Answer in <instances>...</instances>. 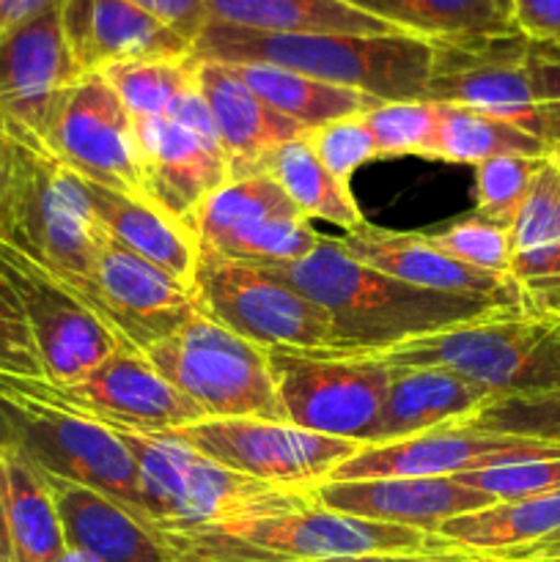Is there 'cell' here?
Here are the masks:
<instances>
[{
	"label": "cell",
	"mask_w": 560,
	"mask_h": 562,
	"mask_svg": "<svg viewBox=\"0 0 560 562\" xmlns=\"http://www.w3.org/2000/svg\"><path fill=\"white\" fill-rule=\"evenodd\" d=\"M324 307L338 335V355L362 357L393 349L404 340L443 333L500 311H533L489 296H459L426 291L388 278L355 261L333 236L316 250L285 267H258Z\"/></svg>",
	"instance_id": "6da1fadb"
},
{
	"label": "cell",
	"mask_w": 560,
	"mask_h": 562,
	"mask_svg": "<svg viewBox=\"0 0 560 562\" xmlns=\"http://www.w3.org/2000/svg\"><path fill=\"white\" fill-rule=\"evenodd\" d=\"M0 132L9 154L0 239L42 263L91 305L93 267L110 236L93 214L82 179L33 132L5 121H0Z\"/></svg>",
	"instance_id": "7a4b0ae2"
},
{
	"label": "cell",
	"mask_w": 560,
	"mask_h": 562,
	"mask_svg": "<svg viewBox=\"0 0 560 562\" xmlns=\"http://www.w3.org/2000/svg\"><path fill=\"white\" fill-rule=\"evenodd\" d=\"M192 58L283 66L377 102H406L426 97L434 47L412 33H258L209 22L192 44Z\"/></svg>",
	"instance_id": "3957f363"
},
{
	"label": "cell",
	"mask_w": 560,
	"mask_h": 562,
	"mask_svg": "<svg viewBox=\"0 0 560 562\" xmlns=\"http://www.w3.org/2000/svg\"><path fill=\"white\" fill-rule=\"evenodd\" d=\"M108 426L132 453L141 477L143 519L154 532L225 530L313 505L311 492H289L225 470L170 431Z\"/></svg>",
	"instance_id": "277c9868"
},
{
	"label": "cell",
	"mask_w": 560,
	"mask_h": 562,
	"mask_svg": "<svg viewBox=\"0 0 560 562\" xmlns=\"http://www.w3.org/2000/svg\"><path fill=\"white\" fill-rule=\"evenodd\" d=\"M362 357L388 368H443L494 398L560 393V316L500 311Z\"/></svg>",
	"instance_id": "5b68a950"
},
{
	"label": "cell",
	"mask_w": 560,
	"mask_h": 562,
	"mask_svg": "<svg viewBox=\"0 0 560 562\" xmlns=\"http://www.w3.org/2000/svg\"><path fill=\"white\" fill-rule=\"evenodd\" d=\"M0 439L20 448L47 475L82 483L146 525L130 450L108 426L64 404L44 376L0 373Z\"/></svg>",
	"instance_id": "8992f818"
},
{
	"label": "cell",
	"mask_w": 560,
	"mask_h": 562,
	"mask_svg": "<svg viewBox=\"0 0 560 562\" xmlns=\"http://www.w3.org/2000/svg\"><path fill=\"white\" fill-rule=\"evenodd\" d=\"M143 355L206 417L285 423L267 349L225 329L209 313H195Z\"/></svg>",
	"instance_id": "52a82bcc"
},
{
	"label": "cell",
	"mask_w": 560,
	"mask_h": 562,
	"mask_svg": "<svg viewBox=\"0 0 560 562\" xmlns=\"http://www.w3.org/2000/svg\"><path fill=\"white\" fill-rule=\"evenodd\" d=\"M195 294L203 313L261 349H296L338 355L333 322L305 294L250 263L203 250L195 269Z\"/></svg>",
	"instance_id": "ba28073f"
},
{
	"label": "cell",
	"mask_w": 560,
	"mask_h": 562,
	"mask_svg": "<svg viewBox=\"0 0 560 562\" xmlns=\"http://www.w3.org/2000/svg\"><path fill=\"white\" fill-rule=\"evenodd\" d=\"M283 420L324 437L371 445L390 387V368L368 357L267 349Z\"/></svg>",
	"instance_id": "9c48e42d"
},
{
	"label": "cell",
	"mask_w": 560,
	"mask_h": 562,
	"mask_svg": "<svg viewBox=\"0 0 560 562\" xmlns=\"http://www.w3.org/2000/svg\"><path fill=\"white\" fill-rule=\"evenodd\" d=\"M0 274L16 294L47 382L71 387L126 346L75 289L5 239Z\"/></svg>",
	"instance_id": "30bf717a"
},
{
	"label": "cell",
	"mask_w": 560,
	"mask_h": 562,
	"mask_svg": "<svg viewBox=\"0 0 560 562\" xmlns=\"http://www.w3.org/2000/svg\"><path fill=\"white\" fill-rule=\"evenodd\" d=\"M170 434L225 470L289 492H311L362 448L258 417H203Z\"/></svg>",
	"instance_id": "8fae6325"
},
{
	"label": "cell",
	"mask_w": 560,
	"mask_h": 562,
	"mask_svg": "<svg viewBox=\"0 0 560 562\" xmlns=\"http://www.w3.org/2000/svg\"><path fill=\"white\" fill-rule=\"evenodd\" d=\"M36 137L80 179L148 198L135 121L99 71L60 93Z\"/></svg>",
	"instance_id": "7c38bea8"
},
{
	"label": "cell",
	"mask_w": 560,
	"mask_h": 562,
	"mask_svg": "<svg viewBox=\"0 0 560 562\" xmlns=\"http://www.w3.org/2000/svg\"><path fill=\"white\" fill-rule=\"evenodd\" d=\"M432 47L426 102L475 110L544 140V115L530 75V42L525 36L503 33L432 42Z\"/></svg>",
	"instance_id": "4fadbf2b"
},
{
	"label": "cell",
	"mask_w": 560,
	"mask_h": 562,
	"mask_svg": "<svg viewBox=\"0 0 560 562\" xmlns=\"http://www.w3.org/2000/svg\"><path fill=\"white\" fill-rule=\"evenodd\" d=\"M135 135L148 198L192 228L201 203L231 179L228 157L198 82L168 115L135 121Z\"/></svg>",
	"instance_id": "5bb4252c"
},
{
	"label": "cell",
	"mask_w": 560,
	"mask_h": 562,
	"mask_svg": "<svg viewBox=\"0 0 560 562\" xmlns=\"http://www.w3.org/2000/svg\"><path fill=\"white\" fill-rule=\"evenodd\" d=\"M558 445L511 434L445 426L388 445H362L335 467L327 481H373V477H459L489 467L530 459H555Z\"/></svg>",
	"instance_id": "9a60e30c"
},
{
	"label": "cell",
	"mask_w": 560,
	"mask_h": 562,
	"mask_svg": "<svg viewBox=\"0 0 560 562\" xmlns=\"http://www.w3.org/2000/svg\"><path fill=\"white\" fill-rule=\"evenodd\" d=\"M91 305L126 346L152 349L203 311L195 285H184L108 239L93 267Z\"/></svg>",
	"instance_id": "2e32d148"
},
{
	"label": "cell",
	"mask_w": 560,
	"mask_h": 562,
	"mask_svg": "<svg viewBox=\"0 0 560 562\" xmlns=\"http://www.w3.org/2000/svg\"><path fill=\"white\" fill-rule=\"evenodd\" d=\"M53 390L64 404L91 420L135 431H176L206 417L132 346H121L82 382L71 387L53 384Z\"/></svg>",
	"instance_id": "e0dca14e"
},
{
	"label": "cell",
	"mask_w": 560,
	"mask_h": 562,
	"mask_svg": "<svg viewBox=\"0 0 560 562\" xmlns=\"http://www.w3.org/2000/svg\"><path fill=\"white\" fill-rule=\"evenodd\" d=\"M77 77L60 5L14 27L0 36V121L38 135Z\"/></svg>",
	"instance_id": "ac0fdd59"
},
{
	"label": "cell",
	"mask_w": 560,
	"mask_h": 562,
	"mask_svg": "<svg viewBox=\"0 0 560 562\" xmlns=\"http://www.w3.org/2000/svg\"><path fill=\"white\" fill-rule=\"evenodd\" d=\"M322 508L384 525L437 532L445 521L494 505L486 494L461 486L456 477H373L324 481L311 488Z\"/></svg>",
	"instance_id": "d6986e66"
},
{
	"label": "cell",
	"mask_w": 560,
	"mask_h": 562,
	"mask_svg": "<svg viewBox=\"0 0 560 562\" xmlns=\"http://www.w3.org/2000/svg\"><path fill=\"white\" fill-rule=\"evenodd\" d=\"M338 241L355 261L366 263L388 278L401 280V283L426 291H443V294L489 296V300L508 302L516 307H530L514 280L478 272V269L453 261L443 250H437L426 234H404V231H388L362 223L360 228L346 231Z\"/></svg>",
	"instance_id": "ffe728a7"
},
{
	"label": "cell",
	"mask_w": 560,
	"mask_h": 562,
	"mask_svg": "<svg viewBox=\"0 0 560 562\" xmlns=\"http://www.w3.org/2000/svg\"><path fill=\"white\" fill-rule=\"evenodd\" d=\"M60 22L80 75L132 60L192 55L187 38L126 0H64Z\"/></svg>",
	"instance_id": "44dd1931"
},
{
	"label": "cell",
	"mask_w": 560,
	"mask_h": 562,
	"mask_svg": "<svg viewBox=\"0 0 560 562\" xmlns=\"http://www.w3.org/2000/svg\"><path fill=\"white\" fill-rule=\"evenodd\" d=\"M195 82L212 113L220 146L228 157L231 179L261 173L272 148L305 135V126L285 119L258 99L231 66L217 60H195Z\"/></svg>",
	"instance_id": "7402d4cb"
},
{
	"label": "cell",
	"mask_w": 560,
	"mask_h": 562,
	"mask_svg": "<svg viewBox=\"0 0 560 562\" xmlns=\"http://www.w3.org/2000/svg\"><path fill=\"white\" fill-rule=\"evenodd\" d=\"M82 187H86L93 214L115 245L154 263L179 283H195L201 241L190 225L170 217L152 198L132 195V192H121L86 179H82Z\"/></svg>",
	"instance_id": "603a6c76"
},
{
	"label": "cell",
	"mask_w": 560,
	"mask_h": 562,
	"mask_svg": "<svg viewBox=\"0 0 560 562\" xmlns=\"http://www.w3.org/2000/svg\"><path fill=\"white\" fill-rule=\"evenodd\" d=\"M47 483L66 549H80L99 562H170L159 532L148 530L124 505L66 477L47 475Z\"/></svg>",
	"instance_id": "cb8c5ba5"
},
{
	"label": "cell",
	"mask_w": 560,
	"mask_h": 562,
	"mask_svg": "<svg viewBox=\"0 0 560 562\" xmlns=\"http://www.w3.org/2000/svg\"><path fill=\"white\" fill-rule=\"evenodd\" d=\"M492 401L494 395L486 387L443 368H390L388 398L371 445L456 426Z\"/></svg>",
	"instance_id": "d4e9b609"
},
{
	"label": "cell",
	"mask_w": 560,
	"mask_h": 562,
	"mask_svg": "<svg viewBox=\"0 0 560 562\" xmlns=\"http://www.w3.org/2000/svg\"><path fill=\"white\" fill-rule=\"evenodd\" d=\"M511 278L536 311L560 300V159L538 170L525 206L511 225Z\"/></svg>",
	"instance_id": "484cf974"
},
{
	"label": "cell",
	"mask_w": 560,
	"mask_h": 562,
	"mask_svg": "<svg viewBox=\"0 0 560 562\" xmlns=\"http://www.w3.org/2000/svg\"><path fill=\"white\" fill-rule=\"evenodd\" d=\"M0 499L16 562H55L66 552L47 475L5 439H0Z\"/></svg>",
	"instance_id": "4316f807"
},
{
	"label": "cell",
	"mask_w": 560,
	"mask_h": 562,
	"mask_svg": "<svg viewBox=\"0 0 560 562\" xmlns=\"http://www.w3.org/2000/svg\"><path fill=\"white\" fill-rule=\"evenodd\" d=\"M209 16L258 33H401L346 0H209Z\"/></svg>",
	"instance_id": "83f0119b"
},
{
	"label": "cell",
	"mask_w": 560,
	"mask_h": 562,
	"mask_svg": "<svg viewBox=\"0 0 560 562\" xmlns=\"http://www.w3.org/2000/svg\"><path fill=\"white\" fill-rule=\"evenodd\" d=\"M560 530V488L519 499L497 503L472 514L445 521L434 536L453 552L494 558L511 549L530 547Z\"/></svg>",
	"instance_id": "f1b7e54d"
},
{
	"label": "cell",
	"mask_w": 560,
	"mask_h": 562,
	"mask_svg": "<svg viewBox=\"0 0 560 562\" xmlns=\"http://www.w3.org/2000/svg\"><path fill=\"white\" fill-rule=\"evenodd\" d=\"M236 71L242 82L256 93L258 99L278 110L285 119L296 121L305 130L329 124V121L362 115L366 110L377 108L373 97L355 91V88L333 86L316 77L300 75V71L283 69L272 64H225Z\"/></svg>",
	"instance_id": "f546056e"
},
{
	"label": "cell",
	"mask_w": 560,
	"mask_h": 562,
	"mask_svg": "<svg viewBox=\"0 0 560 562\" xmlns=\"http://www.w3.org/2000/svg\"><path fill=\"white\" fill-rule=\"evenodd\" d=\"M346 3L426 42H459V38L516 33L508 16V0H346Z\"/></svg>",
	"instance_id": "4dcf8cb0"
},
{
	"label": "cell",
	"mask_w": 560,
	"mask_h": 562,
	"mask_svg": "<svg viewBox=\"0 0 560 562\" xmlns=\"http://www.w3.org/2000/svg\"><path fill=\"white\" fill-rule=\"evenodd\" d=\"M261 173H269L280 184V190L289 195V201L305 214L307 220H324V223L338 225L340 231L360 228L362 220L360 206L351 198L349 184H340L333 173L322 165V159L313 154L305 135L296 140L283 143L272 148L261 165Z\"/></svg>",
	"instance_id": "1f68e13d"
},
{
	"label": "cell",
	"mask_w": 560,
	"mask_h": 562,
	"mask_svg": "<svg viewBox=\"0 0 560 562\" xmlns=\"http://www.w3.org/2000/svg\"><path fill=\"white\" fill-rule=\"evenodd\" d=\"M437 104V102H434ZM494 157L552 159V148L541 137L505 121L489 119L475 110L437 104L432 157L453 165H481Z\"/></svg>",
	"instance_id": "d6a6232c"
},
{
	"label": "cell",
	"mask_w": 560,
	"mask_h": 562,
	"mask_svg": "<svg viewBox=\"0 0 560 562\" xmlns=\"http://www.w3.org/2000/svg\"><path fill=\"white\" fill-rule=\"evenodd\" d=\"M302 214L269 173L236 176L214 190L195 212L192 228L203 250H223L234 236L275 217Z\"/></svg>",
	"instance_id": "836d02e7"
},
{
	"label": "cell",
	"mask_w": 560,
	"mask_h": 562,
	"mask_svg": "<svg viewBox=\"0 0 560 562\" xmlns=\"http://www.w3.org/2000/svg\"><path fill=\"white\" fill-rule=\"evenodd\" d=\"M104 80L119 93L132 121L163 119L195 88V58H154L108 66Z\"/></svg>",
	"instance_id": "e575fe53"
},
{
	"label": "cell",
	"mask_w": 560,
	"mask_h": 562,
	"mask_svg": "<svg viewBox=\"0 0 560 562\" xmlns=\"http://www.w3.org/2000/svg\"><path fill=\"white\" fill-rule=\"evenodd\" d=\"M377 157H432L434 130H437V104L426 99L382 102L362 113Z\"/></svg>",
	"instance_id": "d590c367"
},
{
	"label": "cell",
	"mask_w": 560,
	"mask_h": 562,
	"mask_svg": "<svg viewBox=\"0 0 560 562\" xmlns=\"http://www.w3.org/2000/svg\"><path fill=\"white\" fill-rule=\"evenodd\" d=\"M547 159L494 157L475 165V217L511 228Z\"/></svg>",
	"instance_id": "8d00e7d4"
},
{
	"label": "cell",
	"mask_w": 560,
	"mask_h": 562,
	"mask_svg": "<svg viewBox=\"0 0 560 562\" xmlns=\"http://www.w3.org/2000/svg\"><path fill=\"white\" fill-rule=\"evenodd\" d=\"M456 426L472 428V431L538 439V442L560 448V393L494 398L492 404H486L481 412L456 423Z\"/></svg>",
	"instance_id": "74e56055"
},
{
	"label": "cell",
	"mask_w": 560,
	"mask_h": 562,
	"mask_svg": "<svg viewBox=\"0 0 560 562\" xmlns=\"http://www.w3.org/2000/svg\"><path fill=\"white\" fill-rule=\"evenodd\" d=\"M423 234L428 236V241L437 250H443L453 261L478 269V272L511 278V256H514V250H511V228H503V225H494L472 214V217L456 220V223L423 231Z\"/></svg>",
	"instance_id": "f35d334b"
},
{
	"label": "cell",
	"mask_w": 560,
	"mask_h": 562,
	"mask_svg": "<svg viewBox=\"0 0 560 562\" xmlns=\"http://www.w3.org/2000/svg\"><path fill=\"white\" fill-rule=\"evenodd\" d=\"M456 481L467 488L486 494L494 505L519 503V499L538 497V494L558 492L560 488V456L555 459H530L516 464L489 467V470L467 472Z\"/></svg>",
	"instance_id": "ab89813d"
},
{
	"label": "cell",
	"mask_w": 560,
	"mask_h": 562,
	"mask_svg": "<svg viewBox=\"0 0 560 562\" xmlns=\"http://www.w3.org/2000/svg\"><path fill=\"white\" fill-rule=\"evenodd\" d=\"M305 140L311 143L313 154L322 159L324 168L340 184H349L351 173L360 165L377 159V143H373V135L362 115H349V119L329 121L316 130H307Z\"/></svg>",
	"instance_id": "60d3db41"
},
{
	"label": "cell",
	"mask_w": 560,
	"mask_h": 562,
	"mask_svg": "<svg viewBox=\"0 0 560 562\" xmlns=\"http://www.w3.org/2000/svg\"><path fill=\"white\" fill-rule=\"evenodd\" d=\"M0 373L31 379L44 376L31 329L3 274H0Z\"/></svg>",
	"instance_id": "b9f144b4"
},
{
	"label": "cell",
	"mask_w": 560,
	"mask_h": 562,
	"mask_svg": "<svg viewBox=\"0 0 560 562\" xmlns=\"http://www.w3.org/2000/svg\"><path fill=\"white\" fill-rule=\"evenodd\" d=\"M530 75L544 115V140L560 159V47L530 42Z\"/></svg>",
	"instance_id": "7bdbcfd3"
},
{
	"label": "cell",
	"mask_w": 560,
	"mask_h": 562,
	"mask_svg": "<svg viewBox=\"0 0 560 562\" xmlns=\"http://www.w3.org/2000/svg\"><path fill=\"white\" fill-rule=\"evenodd\" d=\"M508 16L527 42L560 47V0H508Z\"/></svg>",
	"instance_id": "ee69618b"
},
{
	"label": "cell",
	"mask_w": 560,
	"mask_h": 562,
	"mask_svg": "<svg viewBox=\"0 0 560 562\" xmlns=\"http://www.w3.org/2000/svg\"><path fill=\"white\" fill-rule=\"evenodd\" d=\"M126 3L137 5L146 14H152L154 20H159L165 27L179 33L190 44H195L203 27L212 22V16H209V0H126Z\"/></svg>",
	"instance_id": "f6af8a7d"
},
{
	"label": "cell",
	"mask_w": 560,
	"mask_h": 562,
	"mask_svg": "<svg viewBox=\"0 0 560 562\" xmlns=\"http://www.w3.org/2000/svg\"><path fill=\"white\" fill-rule=\"evenodd\" d=\"M64 0H0V36L36 20L44 11L58 9Z\"/></svg>",
	"instance_id": "bcb514c9"
},
{
	"label": "cell",
	"mask_w": 560,
	"mask_h": 562,
	"mask_svg": "<svg viewBox=\"0 0 560 562\" xmlns=\"http://www.w3.org/2000/svg\"><path fill=\"white\" fill-rule=\"evenodd\" d=\"M492 562H530V560H560V530L552 536L541 538V541L530 543V547L511 549V552L494 554V558H483Z\"/></svg>",
	"instance_id": "7dc6e473"
},
{
	"label": "cell",
	"mask_w": 560,
	"mask_h": 562,
	"mask_svg": "<svg viewBox=\"0 0 560 562\" xmlns=\"http://www.w3.org/2000/svg\"><path fill=\"white\" fill-rule=\"evenodd\" d=\"M322 562H492L475 558V554H366V558H344V560H322Z\"/></svg>",
	"instance_id": "c3c4849f"
},
{
	"label": "cell",
	"mask_w": 560,
	"mask_h": 562,
	"mask_svg": "<svg viewBox=\"0 0 560 562\" xmlns=\"http://www.w3.org/2000/svg\"><path fill=\"white\" fill-rule=\"evenodd\" d=\"M0 562H16V560H14V549H11L9 525H5L3 499H0Z\"/></svg>",
	"instance_id": "681fc988"
},
{
	"label": "cell",
	"mask_w": 560,
	"mask_h": 562,
	"mask_svg": "<svg viewBox=\"0 0 560 562\" xmlns=\"http://www.w3.org/2000/svg\"><path fill=\"white\" fill-rule=\"evenodd\" d=\"M5 173H9V154H5V140L3 132H0V198H3L5 190Z\"/></svg>",
	"instance_id": "f907efd6"
},
{
	"label": "cell",
	"mask_w": 560,
	"mask_h": 562,
	"mask_svg": "<svg viewBox=\"0 0 560 562\" xmlns=\"http://www.w3.org/2000/svg\"><path fill=\"white\" fill-rule=\"evenodd\" d=\"M549 313H558V316H560V300L555 302V307H552V311H549Z\"/></svg>",
	"instance_id": "816d5d0a"
},
{
	"label": "cell",
	"mask_w": 560,
	"mask_h": 562,
	"mask_svg": "<svg viewBox=\"0 0 560 562\" xmlns=\"http://www.w3.org/2000/svg\"><path fill=\"white\" fill-rule=\"evenodd\" d=\"M530 562H560V560H530Z\"/></svg>",
	"instance_id": "f5cc1de1"
}]
</instances>
